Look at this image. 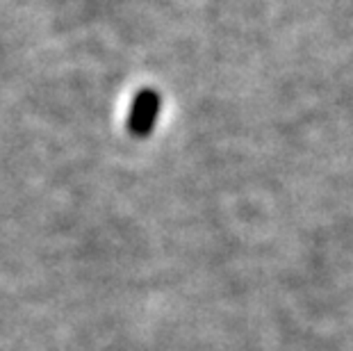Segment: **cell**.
<instances>
[{
	"instance_id": "obj_1",
	"label": "cell",
	"mask_w": 353,
	"mask_h": 351,
	"mask_svg": "<svg viewBox=\"0 0 353 351\" xmlns=\"http://www.w3.org/2000/svg\"><path fill=\"white\" fill-rule=\"evenodd\" d=\"M157 110H160V99H157L155 92H151V89H144V92L137 94V99H134L132 110H130V130H132V135L146 137L148 132H151L153 123H155V117H157Z\"/></svg>"
}]
</instances>
